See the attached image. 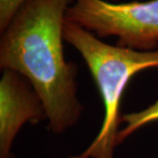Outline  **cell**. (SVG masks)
<instances>
[{
	"instance_id": "cell-3",
	"label": "cell",
	"mask_w": 158,
	"mask_h": 158,
	"mask_svg": "<svg viewBox=\"0 0 158 158\" xmlns=\"http://www.w3.org/2000/svg\"><path fill=\"white\" fill-rule=\"evenodd\" d=\"M65 19L100 39L117 37L120 47L138 51L158 47V0H73Z\"/></svg>"
},
{
	"instance_id": "cell-6",
	"label": "cell",
	"mask_w": 158,
	"mask_h": 158,
	"mask_svg": "<svg viewBox=\"0 0 158 158\" xmlns=\"http://www.w3.org/2000/svg\"><path fill=\"white\" fill-rule=\"evenodd\" d=\"M26 1L27 0H0V33L6 28Z\"/></svg>"
},
{
	"instance_id": "cell-7",
	"label": "cell",
	"mask_w": 158,
	"mask_h": 158,
	"mask_svg": "<svg viewBox=\"0 0 158 158\" xmlns=\"http://www.w3.org/2000/svg\"><path fill=\"white\" fill-rule=\"evenodd\" d=\"M111 1H112V2H113V1H117V0H111Z\"/></svg>"
},
{
	"instance_id": "cell-4",
	"label": "cell",
	"mask_w": 158,
	"mask_h": 158,
	"mask_svg": "<svg viewBox=\"0 0 158 158\" xmlns=\"http://www.w3.org/2000/svg\"><path fill=\"white\" fill-rule=\"evenodd\" d=\"M0 79V158H11V146L23 125L47 118L43 103L27 79L3 69Z\"/></svg>"
},
{
	"instance_id": "cell-2",
	"label": "cell",
	"mask_w": 158,
	"mask_h": 158,
	"mask_svg": "<svg viewBox=\"0 0 158 158\" xmlns=\"http://www.w3.org/2000/svg\"><path fill=\"white\" fill-rule=\"evenodd\" d=\"M63 38L83 56L101 97L104 118L89 147L69 158H113L121 122L120 101L132 77L144 69L158 68V50L138 51L109 45L95 34L65 19Z\"/></svg>"
},
{
	"instance_id": "cell-1",
	"label": "cell",
	"mask_w": 158,
	"mask_h": 158,
	"mask_svg": "<svg viewBox=\"0 0 158 158\" xmlns=\"http://www.w3.org/2000/svg\"><path fill=\"white\" fill-rule=\"evenodd\" d=\"M73 0H27L1 33L0 67L23 76L38 93L49 128L62 134L78 122L76 65L63 52L65 15Z\"/></svg>"
},
{
	"instance_id": "cell-5",
	"label": "cell",
	"mask_w": 158,
	"mask_h": 158,
	"mask_svg": "<svg viewBox=\"0 0 158 158\" xmlns=\"http://www.w3.org/2000/svg\"><path fill=\"white\" fill-rule=\"evenodd\" d=\"M121 121H124L126 126L118 132L117 145L124 141L128 136L143 126L158 121V100L142 111L122 115Z\"/></svg>"
}]
</instances>
